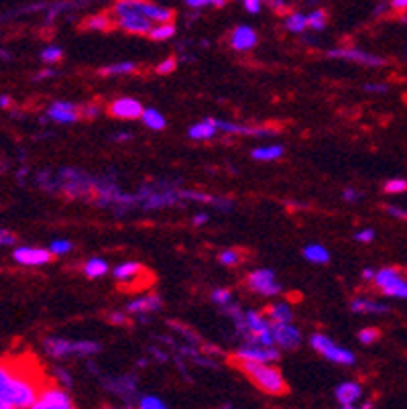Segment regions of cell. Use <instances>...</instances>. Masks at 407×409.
Returning a JSON list of instances; mask_svg holds the SVG:
<instances>
[{"label": "cell", "instance_id": "42", "mask_svg": "<svg viewBox=\"0 0 407 409\" xmlns=\"http://www.w3.org/2000/svg\"><path fill=\"white\" fill-rule=\"evenodd\" d=\"M210 297H212L214 304H220V306H227L232 302V293L228 289H214Z\"/></svg>", "mask_w": 407, "mask_h": 409}, {"label": "cell", "instance_id": "15", "mask_svg": "<svg viewBox=\"0 0 407 409\" xmlns=\"http://www.w3.org/2000/svg\"><path fill=\"white\" fill-rule=\"evenodd\" d=\"M49 118H53L55 123H63V125H70V123H76L82 114L78 112V106L72 104V102H55L51 104L49 108Z\"/></svg>", "mask_w": 407, "mask_h": 409}, {"label": "cell", "instance_id": "31", "mask_svg": "<svg viewBox=\"0 0 407 409\" xmlns=\"http://www.w3.org/2000/svg\"><path fill=\"white\" fill-rule=\"evenodd\" d=\"M84 27L94 29V31H106V29L112 27V19L108 14H94V17L84 21Z\"/></svg>", "mask_w": 407, "mask_h": 409}, {"label": "cell", "instance_id": "6", "mask_svg": "<svg viewBox=\"0 0 407 409\" xmlns=\"http://www.w3.org/2000/svg\"><path fill=\"white\" fill-rule=\"evenodd\" d=\"M72 408H74L72 397H70L63 389H59V387H45V389H41V393H39V397H37V401H35V406H33V409H72Z\"/></svg>", "mask_w": 407, "mask_h": 409}, {"label": "cell", "instance_id": "54", "mask_svg": "<svg viewBox=\"0 0 407 409\" xmlns=\"http://www.w3.org/2000/svg\"><path fill=\"white\" fill-rule=\"evenodd\" d=\"M391 6L395 10H407V0H391Z\"/></svg>", "mask_w": 407, "mask_h": 409}, {"label": "cell", "instance_id": "23", "mask_svg": "<svg viewBox=\"0 0 407 409\" xmlns=\"http://www.w3.org/2000/svg\"><path fill=\"white\" fill-rule=\"evenodd\" d=\"M244 318H247V328H249L247 334H261V332H269V330H271L269 319L263 318L259 312H247ZM247 334H244V336H247Z\"/></svg>", "mask_w": 407, "mask_h": 409}, {"label": "cell", "instance_id": "11", "mask_svg": "<svg viewBox=\"0 0 407 409\" xmlns=\"http://www.w3.org/2000/svg\"><path fill=\"white\" fill-rule=\"evenodd\" d=\"M12 257H14V261H17V263L33 267V265H47V263H51L53 253H51V251H45V249L19 247V249L14 251V255H12Z\"/></svg>", "mask_w": 407, "mask_h": 409}, {"label": "cell", "instance_id": "57", "mask_svg": "<svg viewBox=\"0 0 407 409\" xmlns=\"http://www.w3.org/2000/svg\"><path fill=\"white\" fill-rule=\"evenodd\" d=\"M375 275H377V273L373 271V269H364V271H362V279H375Z\"/></svg>", "mask_w": 407, "mask_h": 409}, {"label": "cell", "instance_id": "50", "mask_svg": "<svg viewBox=\"0 0 407 409\" xmlns=\"http://www.w3.org/2000/svg\"><path fill=\"white\" fill-rule=\"evenodd\" d=\"M267 4H269L271 8H275L277 12H285V10L289 8V4H287L285 0H267Z\"/></svg>", "mask_w": 407, "mask_h": 409}, {"label": "cell", "instance_id": "20", "mask_svg": "<svg viewBox=\"0 0 407 409\" xmlns=\"http://www.w3.org/2000/svg\"><path fill=\"white\" fill-rule=\"evenodd\" d=\"M351 310H353L355 314H387V312H389V308H387L385 304H377V302H373V300H362V297L353 300Z\"/></svg>", "mask_w": 407, "mask_h": 409}, {"label": "cell", "instance_id": "3", "mask_svg": "<svg viewBox=\"0 0 407 409\" xmlns=\"http://www.w3.org/2000/svg\"><path fill=\"white\" fill-rule=\"evenodd\" d=\"M112 14L116 17V25L127 31V33H135V35H149V31L155 27V23L147 17H143L140 12H136L133 8L127 6H112Z\"/></svg>", "mask_w": 407, "mask_h": 409}, {"label": "cell", "instance_id": "10", "mask_svg": "<svg viewBox=\"0 0 407 409\" xmlns=\"http://www.w3.org/2000/svg\"><path fill=\"white\" fill-rule=\"evenodd\" d=\"M143 106L135 98H118L108 106V114L114 118H123V120H133L143 116Z\"/></svg>", "mask_w": 407, "mask_h": 409}, {"label": "cell", "instance_id": "2", "mask_svg": "<svg viewBox=\"0 0 407 409\" xmlns=\"http://www.w3.org/2000/svg\"><path fill=\"white\" fill-rule=\"evenodd\" d=\"M232 364L242 370L261 391L269 393V395H285L287 393V383L283 379V375L275 368L269 366V363H259V361H244V359H232Z\"/></svg>", "mask_w": 407, "mask_h": 409}, {"label": "cell", "instance_id": "35", "mask_svg": "<svg viewBox=\"0 0 407 409\" xmlns=\"http://www.w3.org/2000/svg\"><path fill=\"white\" fill-rule=\"evenodd\" d=\"M326 21H328V17H326V12H324L322 8L308 14V27H312V29H316V31L326 27Z\"/></svg>", "mask_w": 407, "mask_h": 409}, {"label": "cell", "instance_id": "51", "mask_svg": "<svg viewBox=\"0 0 407 409\" xmlns=\"http://www.w3.org/2000/svg\"><path fill=\"white\" fill-rule=\"evenodd\" d=\"M80 114H82V118H96L98 116V108L96 106H84Z\"/></svg>", "mask_w": 407, "mask_h": 409}, {"label": "cell", "instance_id": "27", "mask_svg": "<svg viewBox=\"0 0 407 409\" xmlns=\"http://www.w3.org/2000/svg\"><path fill=\"white\" fill-rule=\"evenodd\" d=\"M304 257L310 261V263H328L330 261V253L324 249V247H320V244H308L306 249H304Z\"/></svg>", "mask_w": 407, "mask_h": 409}, {"label": "cell", "instance_id": "40", "mask_svg": "<svg viewBox=\"0 0 407 409\" xmlns=\"http://www.w3.org/2000/svg\"><path fill=\"white\" fill-rule=\"evenodd\" d=\"M187 6H191V8H202V6H216V8H220V6H225L227 4V0H183Z\"/></svg>", "mask_w": 407, "mask_h": 409}, {"label": "cell", "instance_id": "59", "mask_svg": "<svg viewBox=\"0 0 407 409\" xmlns=\"http://www.w3.org/2000/svg\"><path fill=\"white\" fill-rule=\"evenodd\" d=\"M0 409H12V408H10L4 399H0Z\"/></svg>", "mask_w": 407, "mask_h": 409}, {"label": "cell", "instance_id": "43", "mask_svg": "<svg viewBox=\"0 0 407 409\" xmlns=\"http://www.w3.org/2000/svg\"><path fill=\"white\" fill-rule=\"evenodd\" d=\"M387 193H401V191H407V182L406 180H389L385 183L383 187Z\"/></svg>", "mask_w": 407, "mask_h": 409}, {"label": "cell", "instance_id": "8", "mask_svg": "<svg viewBox=\"0 0 407 409\" xmlns=\"http://www.w3.org/2000/svg\"><path fill=\"white\" fill-rule=\"evenodd\" d=\"M273 338H275V344H279L281 348H287V350H293L302 344V334L295 326H291L289 322H277L271 324Z\"/></svg>", "mask_w": 407, "mask_h": 409}, {"label": "cell", "instance_id": "16", "mask_svg": "<svg viewBox=\"0 0 407 409\" xmlns=\"http://www.w3.org/2000/svg\"><path fill=\"white\" fill-rule=\"evenodd\" d=\"M362 389L359 383H353V381H346V383H340L336 387V399L338 403L344 409H353L357 399H361Z\"/></svg>", "mask_w": 407, "mask_h": 409}, {"label": "cell", "instance_id": "38", "mask_svg": "<svg viewBox=\"0 0 407 409\" xmlns=\"http://www.w3.org/2000/svg\"><path fill=\"white\" fill-rule=\"evenodd\" d=\"M138 408L140 409H165V403H163L159 397H155V395H147V397H143V399L138 401Z\"/></svg>", "mask_w": 407, "mask_h": 409}, {"label": "cell", "instance_id": "7", "mask_svg": "<svg viewBox=\"0 0 407 409\" xmlns=\"http://www.w3.org/2000/svg\"><path fill=\"white\" fill-rule=\"evenodd\" d=\"M247 283L253 291H257L261 295H267V297L277 295L281 291V285L275 281V273L271 269H259V271L251 273Z\"/></svg>", "mask_w": 407, "mask_h": 409}, {"label": "cell", "instance_id": "37", "mask_svg": "<svg viewBox=\"0 0 407 409\" xmlns=\"http://www.w3.org/2000/svg\"><path fill=\"white\" fill-rule=\"evenodd\" d=\"M218 259H220V263H222V265H227V267H234V265H238V263H240V255H238V251H232V249L222 251Z\"/></svg>", "mask_w": 407, "mask_h": 409}, {"label": "cell", "instance_id": "39", "mask_svg": "<svg viewBox=\"0 0 407 409\" xmlns=\"http://www.w3.org/2000/svg\"><path fill=\"white\" fill-rule=\"evenodd\" d=\"M379 336H381V332L377 328H364V330H361V334H359V340H361L362 344H373V342L379 340Z\"/></svg>", "mask_w": 407, "mask_h": 409}, {"label": "cell", "instance_id": "45", "mask_svg": "<svg viewBox=\"0 0 407 409\" xmlns=\"http://www.w3.org/2000/svg\"><path fill=\"white\" fill-rule=\"evenodd\" d=\"M176 65H178V63H176V59H174V57H167L165 61H161V63H159V65L155 67V72H157V74H163V76H165V74H171V72L176 70Z\"/></svg>", "mask_w": 407, "mask_h": 409}, {"label": "cell", "instance_id": "58", "mask_svg": "<svg viewBox=\"0 0 407 409\" xmlns=\"http://www.w3.org/2000/svg\"><path fill=\"white\" fill-rule=\"evenodd\" d=\"M8 104H10V98H8V96H0V106L6 108Z\"/></svg>", "mask_w": 407, "mask_h": 409}, {"label": "cell", "instance_id": "46", "mask_svg": "<svg viewBox=\"0 0 407 409\" xmlns=\"http://www.w3.org/2000/svg\"><path fill=\"white\" fill-rule=\"evenodd\" d=\"M385 212L393 218H399V220H407V210L406 208H399V206H387Z\"/></svg>", "mask_w": 407, "mask_h": 409}, {"label": "cell", "instance_id": "36", "mask_svg": "<svg viewBox=\"0 0 407 409\" xmlns=\"http://www.w3.org/2000/svg\"><path fill=\"white\" fill-rule=\"evenodd\" d=\"M180 198H185V200H194V202H212L216 206L218 198H212L208 193H200V191H180Z\"/></svg>", "mask_w": 407, "mask_h": 409}, {"label": "cell", "instance_id": "32", "mask_svg": "<svg viewBox=\"0 0 407 409\" xmlns=\"http://www.w3.org/2000/svg\"><path fill=\"white\" fill-rule=\"evenodd\" d=\"M135 70L136 65L133 61H123V63H114V65L102 67L100 74H104V76H123V74H133Z\"/></svg>", "mask_w": 407, "mask_h": 409}, {"label": "cell", "instance_id": "22", "mask_svg": "<svg viewBox=\"0 0 407 409\" xmlns=\"http://www.w3.org/2000/svg\"><path fill=\"white\" fill-rule=\"evenodd\" d=\"M216 133H218V127L212 123V118L202 120V123H196L194 127H189V138H196V140L212 138Z\"/></svg>", "mask_w": 407, "mask_h": 409}, {"label": "cell", "instance_id": "41", "mask_svg": "<svg viewBox=\"0 0 407 409\" xmlns=\"http://www.w3.org/2000/svg\"><path fill=\"white\" fill-rule=\"evenodd\" d=\"M41 59L47 61V63L59 61V59H61V49H59V47H45V49L41 51Z\"/></svg>", "mask_w": 407, "mask_h": 409}, {"label": "cell", "instance_id": "26", "mask_svg": "<svg viewBox=\"0 0 407 409\" xmlns=\"http://www.w3.org/2000/svg\"><path fill=\"white\" fill-rule=\"evenodd\" d=\"M308 27V14L304 12H291L285 17V29L291 33H302Z\"/></svg>", "mask_w": 407, "mask_h": 409}, {"label": "cell", "instance_id": "28", "mask_svg": "<svg viewBox=\"0 0 407 409\" xmlns=\"http://www.w3.org/2000/svg\"><path fill=\"white\" fill-rule=\"evenodd\" d=\"M174 33H176L174 23H159V25H155V27L149 31V37H151L153 41H167V39L174 37Z\"/></svg>", "mask_w": 407, "mask_h": 409}, {"label": "cell", "instance_id": "44", "mask_svg": "<svg viewBox=\"0 0 407 409\" xmlns=\"http://www.w3.org/2000/svg\"><path fill=\"white\" fill-rule=\"evenodd\" d=\"M72 249H74V244H72L70 240H55V242L51 244L49 251H51L53 255H67Z\"/></svg>", "mask_w": 407, "mask_h": 409}, {"label": "cell", "instance_id": "5", "mask_svg": "<svg viewBox=\"0 0 407 409\" xmlns=\"http://www.w3.org/2000/svg\"><path fill=\"white\" fill-rule=\"evenodd\" d=\"M114 4L133 8L136 12H140L143 17L151 19L155 25H159V23H171L174 21V10H169L165 6H157V4H153L149 0H116Z\"/></svg>", "mask_w": 407, "mask_h": 409}, {"label": "cell", "instance_id": "30", "mask_svg": "<svg viewBox=\"0 0 407 409\" xmlns=\"http://www.w3.org/2000/svg\"><path fill=\"white\" fill-rule=\"evenodd\" d=\"M267 314H269L273 324H277V322H291V318H293V312H291V308L287 304H275V306L269 308Z\"/></svg>", "mask_w": 407, "mask_h": 409}, {"label": "cell", "instance_id": "49", "mask_svg": "<svg viewBox=\"0 0 407 409\" xmlns=\"http://www.w3.org/2000/svg\"><path fill=\"white\" fill-rule=\"evenodd\" d=\"M342 198H344L346 202H359V200H361V193H359L357 189H353V187H348V189H344V193H342Z\"/></svg>", "mask_w": 407, "mask_h": 409}, {"label": "cell", "instance_id": "18", "mask_svg": "<svg viewBox=\"0 0 407 409\" xmlns=\"http://www.w3.org/2000/svg\"><path fill=\"white\" fill-rule=\"evenodd\" d=\"M401 279H404V273L399 271L397 267H387V269H381V271L375 275V285L385 293L389 287H393Z\"/></svg>", "mask_w": 407, "mask_h": 409}, {"label": "cell", "instance_id": "34", "mask_svg": "<svg viewBox=\"0 0 407 409\" xmlns=\"http://www.w3.org/2000/svg\"><path fill=\"white\" fill-rule=\"evenodd\" d=\"M98 350H100V344L98 342H90V340L74 342V355H94Z\"/></svg>", "mask_w": 407, "mask_h": 409}, {"label": "cell", "instance_id": "12", "mask_svg": "<svg viewBox=\"0 0 407 409\" xmlns=\"http://www.w3.org/2000/svg\"><path fill=\"white\" fill-rule=\"evenodd\" d=\"M114 277L121 281V283H131V287L129 289H140V287H147V283L140 279L138 281V277H143L145 275V267L143 265H138V263H123V265H118L116 269H114Z\"/></svg>", "mask_w": 407, "mask_h": 409}, {"label": "cell", "instance_id": "21", "mask_svg": "<svg viewBox=\"0 0 407 409\" xmlns=\"http://www.w3.org/2000/svg\"><path fill=\"white\" fill-rule=\"evenodd\" d=\"M45 348L47 353L53 355V357L74 355V342H70L65 338H45Z\"/></svg>", "mask_w": 407, "mask_h": 409}, {"label": "cell", "instance_id": "52", "mask_svg": "<svg viewBox=\"0 0 407 409\" xmlns=\"http://www.w3.org/2000/svg\"><path fill=\"white\" fill-rule=\"evenodd\" d=\"M14 242V236L6 230H0V247H6V244H12Z\"/></svg>", "mask_w": 407, "mask_h": 409}, {"label": "cell", "instance_id": "24", "mask_svg": "<svg viewBox=\"0 0 407 409\" xmlns=\"http://www.w3.org/2000/svg\"><path fill=\"white\" fill-rule=\"evenodd\" d=\"M143 123L149 127V129H153V131H161V129H165V116L161 114V112H157L155 108H147V110H143Z\"/></svg>", "mask_w": 407, "mask_h": 409}, {"label": "cell", "instance_id": "56", "mask_svg": "<svg viewBox=\"0 0 407 409\" xmlns=\"http://www.w3.org/2000/svg\"><path fill=\"white\" fill-rule=\"evenodd\" d=\"M110 322H114V324H125L127 322V318L123 316V314H110Z\"/></svg>", "mask_w": 407, "mask_h": 409}, {"label": "cell", "instance_id": "1", "mask_svg": "<svg viewBox=\"0 0 407 409\" xmlns=\"http://www.w3.org/2000/svg\"><path fill=\"white\" fill-rule=\"evenodd\" d=\"M41 377L27 366L0 359V399L12 409L33 408L41 393Z\"/></svg>", "mask_w": 407, "mask_h": 409}, {"label": "cell", "instance_id": "53", "mask_svg": "<svg viewBox=\"0 0 407 409\" xmlns=\"http://www.w3.org/2000/svg\"><path fill=\"white\" fill-rule=\"evenodd\" d=\"M364 90L368 92H387V86H385V84H366V86H364Z\"/></svg>", "mask_w": 407, "mask_h": 409}, {"label": "cell", "instance_id": "29", "mask_svg": "<svg viewBox=\"0 0 407 409\" xmlns=\"http://www.w3.org/2000/svg\"><path fill=\"white\" fill-rule=\"evenodd\" d=\"M84 271H86V275H88L90 279L104 277V275L108 273V263H106L104 259H100V257H94V259H90V261L86 263Z\"/></svg>", "mask_w": 407, "mask_h": 409}, {"label": "cell", "instance_id": "14", "mask_svg": "<svg viewBox=\"0 0 407 409\" xmlns=\"http://www.w3.org/2000/svg\"><path fill=\"white\" fill-rule=\"evenodd\" d=\"M212 123L218 127V131H225L228 135H247V136H273L277 135V129H263V127H242L227 120H214Z\"/></svg>", "mask_w": 407, "mask_h": 409}, {"label": "cell", "instance_id": "9", "mask_svg": "<svg viewBox=\"0 0 407 409\" xmlns=\"http://www.w3.org/2000/svg\"><path fill=\"white\" fill-rule=\"evenodd\" d=\"M236 359L244 361H259V363H277L279 361V350L273 346H261V344H247L234 353Z\"/></svg>", "mask_w": 407, "mask_h": 409}, {"label": "cell", "instance_id": "33", "mask_svg": "<svg viewBox=\"0 0 407 409\" xmlns=\"http://www.w3.org/2000/svg\"><path fill=\"white\" fill-rule=\"evenodd\" d=\"M180 193H155L149 198L147 202V208H155V206H167V204H174L178 202Z\"/></svg>", "mask_w": 407, "mask_h": 409}, {"label": "cell", "instance_id": "55", "mask_svg": "<svg viewBox=\"0 0 407 409\" xmlns=\"http://www.w3.org/2000/svg\"><path fill=\"white\" fill-rule=\"evenodd\" d=\"M206 222H208V216H206V214H198V216L194 218V224H196V227H202V224H206Z\"/></svg>", "mask_w": 407, "mask_h": 409}, {"label": "cell", "instance_id": "4", "mask_svg": "<svg viewBox=\"0 0 407 409\" xmlns=\"http://www.w3.org/2000/svg\"><path fill=\"white\" fill-rule=\"evenodd\" d=\"M310 344H312L314 350H317L320 355H324V357H326L328 361H332V363L355 364V361H357V357H355L351 350L336 346V344H334L328 336H324V334H314V336L310 338Z\"/></svg>", "mask_w": 407, "mask_h": 409}, {"label": "cell", "instance_id": "47", "mask_svg": "<svg viewBox=\"0 0 407 409\" xmlns=\"http://www.w3.org/2000/svg\"><path fill=\"white\" fill-rule=\"evenodd\" d=\"M373 238H375V232H373L371 228L361 230V232H357V234H355V240H359V242H371Z\"/></svg>", "mask_w": 407, "mask_h": 409}, {"label": "cell", "instance_id": "48", "mask_svg": "<svg viewBox=\"0 0 407 409\" xmlns=\"http://www.w3.org/2000/svg\"><path fill=\"white\" fill-rule=\"evenodd\" d=\"M261 4H263V0H242V6L249 10V12H259L261 10Z\"/></svg>", "mask_w": 407, "mask_h": 409}, {"label": "cell", "instance_id": "19", "mask_svg": "<svg viewBox=\"0 0 407 409\" xmlns=\"http://www.w3.org/2000/svg\"><path fill=\"white\" fill-rule=\"evenodd\" d=\"M159 308H161L159 297H155V295H145V297H138L135 302H131V304L127 306V312H131V314H147V312H155V310H159Z\"/></svg>", "mask_w": 407, "mask_h": 409}, {"label": "cell", "instance_id": "60", "mask_svg": "<svg viewBox=\"0 0 407 409\" xmlns=\"http://www.w3.org/2000/svg\"><path fill=\"white\" fill-rule=\"evenodd\" d=\"M401 21H404V23H407V14H404V17H401Z\"/></svg>", "mask_w": 407, "mask_h": 409}, {"label": "cell", "instance_id": "25", "mask_svg": "<svg viewBox=\"0 0 407 409\" xmlns=\"http://www.w3.org/2000/svg\"><path fill=\"white\" fill-rule=\"evenodd\" d=\"M251 155H253V159H257V161H273V159H279V157L283 155V147H281V145L259 147V149H255Z\"/></svg>", "mask_w": 407, "mask_h": 409}, {"label": "cell", "instance_id": "17", "mask_svg": "<svg viewBox=\"0 0 407 409\" xmlns=\"http://www.w3.org/2000/svg\"><path fill=\"white\" fill-rule=\"evenodd\" d=\"M230 43H232V47H234L236 51H249V49H253V47L257 45V33H255L251 27L240 25V27H236V29L232 31Z\"/></svg>", "mask_w": 407, "mask_h": 409}, {"label": "cell", "instance_id": "13", "mask_svg": "<svg viewBox=\"0 0 407 409\" xmlns=\"http://www.w3.org/2000/svg\"><path fill=\"white\" fill-rule=\"evenodd\" d=\"M328 55H330V57L348 59V61H357V63H362V65H371V67L385 65V59H383V57H377V55L364 53V51H359V49H332Z\"/></svg>", "mask_w": 407, "mask_h": 409}]
</instances>
